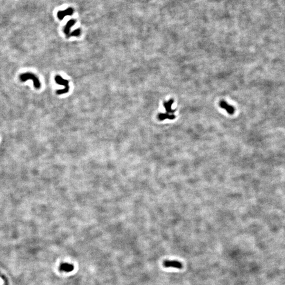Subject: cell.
<instances>
[{"instance_id": "6da1fadb", "label": "cell", "mask_w": 285, "mask_h": 285, "mask_svg": "<svg viewBox=\"0 0 285 285\" xmlns=\"http://www.w3.org/2000/svg\"><path fill=\"white\" fill-rule=\"evenodd\" d=\"M20 80L22 82L27 81L28 80H31L33 81L34 87L36 89H40L41 87V83L39 79L35 74L32 72H26L21 74L19 76Z\"/></svg>"}, {"instance_id": "7a4b0ae2", "label": "cell", "mask_w": 285, "mask_h": 285, "mask_svg": "<svg viewBox=\"0 0 285 285\" xmlns=\"http://www.w3.org/2000/svg\"><path fill=\"white\" fill-rule=\"evenodd\" d=\"M54 80H55V81L56 82L57 84L65 86V88L62 89L57 90L56 93L57 95H59L68 93L69 90V81L68 80L64 79L62 77L59 75H57L55 77Z\"/></svg>"}, {"instance_id": "3957f363", "label": "cell", "mask_w": 285, "mask_h": 285, "mask_svg": "<svg viewBox=\"0 0 285 285\" xmlns=\"http://www.w3.org/2000/svg\"><path fill=\"white\" fill-rule=\"evenodd\" d=\"M163 265L165 268H174L178 269H181L183 268V264L177 260H166L163 261Z\"/></svg>"}, {"instance_id": "277c9868", "label": "cell", "mask_w": 285, "mask_h": 285, "mask_svg": "<svg viewBox=\"0 0 285 285\" xmlns=\"http://www.w3.org/2000/svg\"><path fill=\"white\" fill-rule=\"evenodd\" d=\"M73 13V10L72 8H69L65 10H62V11H58V13H57V16L58 19L60 20H63V18L66 16H70V15H72Z\"/></svg>"}, {"instance_id": "5b68a950", "label": "cell", "mask_w": 285, "mask_h": 285, "mask_svg": "<svg viewBox=\"0 0 285 285\" xmlns=\"http://www.w3.org/2000/svg\"><path fill=\"white\" fill-rule=\"evenodd\" d=\"M219 106H220L221 108L225 109V111H227L228 114L230 115L234 114V111H235L234 107L231 105H229L224 100L221 101L219 104Z\"/></svg>"}, {"instance_id": "8992f818", "label": "cell", "mask_w": 285, "mask_h": 285, "mask_svg": "<svg viewBox=\"0 0 285 285\" xmlns=\"http://www.w3.org/2000/svg\"><path fill=\"white\" fill-rule=\"evenodd\" d=\"M174 103V99H170L168 102H165L163 103V106L166 111V113L170 114H173L175 111L172 109V106Z\"/></svg>"}, {"instance_id": "52a82bcc", "label": "cell", "mask_w": 285, "mask_h": 285, "mask_svg": "<svg viewBox=\"0 0 285 285\" xmlns=\"http://www.w3.org/2000/svg\"><path fill=\"white\" fill-rule=\"evenodd\" d=\"M76 24V20L74 19L70 20L67 23L66 25L63 28V32L67 36H69L70 34V31L71 27H73Z\"/></svg>"}, {"instance_id": "ba28073f", "label": "cell", "mask_w": 285, "mask_h": 285, "mask_svg": "<svg viewBox=\"0 0 285 285\" xmlns=\"http://www.w3.org/2000/svg\"><path fill=\"white\" fill-rule=\"evenodd\" d=\"M158 119L161 121L165 120L166 119L173 120L175 118V116L174 114H170L168 113H159L158 116Z\"/></svg>"}, {"instance_id": "9c48e42d", "label": "cell", "mask_w": 285, "mask_h": 285, "mask_svg": "<svg viewBox=\"0 0 285 285\" xmlns=\"http://www.w3.org/2000/svg\"><path fill=\"white\" fill-rule=\"evenodd\" d=\"M73 268H74V267L72 264H67V263L62 264L60 266V270H61L62 271H65V272H67V273H69V272L73 270Z\"/></svg>"}, {"instance_id": "30bf717a", "label": "cell", "mask_w": 285, "mask_h": 285, "mask_svg": "<svg viewBox=\"0 0 285 285\" xmlns=\"http://www.w3.org/2000/svg\"><path fill=\"white\" fill-rule=\"evenodd\" d=\"M81 34V30L80 29H77L76 30H73L71 33L69 34L70 36H79Z\"/></svg>"}]
</instances>
